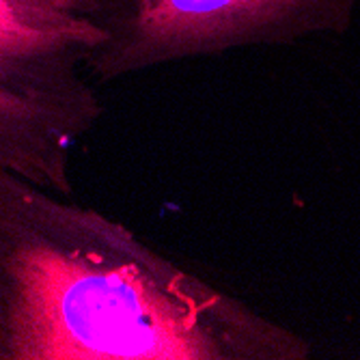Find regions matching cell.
I'll return each mask as SVG.
<instances>
[{
  "instance_id": "1",
  "label": "cell",
  "mask_w": 360,
  "mask_h": 360,
  "mask_svg": "<svg viewBox=\"0 0 360 360\" xmlns=\"http://www.w3.org/2000/svg\"><path fill=\"white\" fill-rule=\"evenodd\" d=\"M302 334L0 166V360H306Z\"/></svg>"
},
{
  "instance_id": "2",
  "label": "cell",
  "mask_w": 360,
  "mask_h": 360,
  "mask_svg": "<svg viewBox=\"0 0 360 360\" xmlns=\"http://www.w3.org/2000/svg\"><path fill=\"white\" fill-rule=\"evenodd\" d=\"M99 0H0V166L74 196V151L106 106L89 67Z\"/></svg>"
},
{
  "instance_id": "3",
  "label": "cell",
  "mask_w": 360,
  "mask_h": 360,
  "mask_svg": "<svg viewBox=\"0 0 360 360\" xmlns=\"http://www.w3.org/2000/svg\"><path fill=\"white\" fill-rule=\"evenodd\" d=\"M358 0H99L108 39L89 74L97 87L196 59L341 35Z\"/></svg>"
}]
</instances>
